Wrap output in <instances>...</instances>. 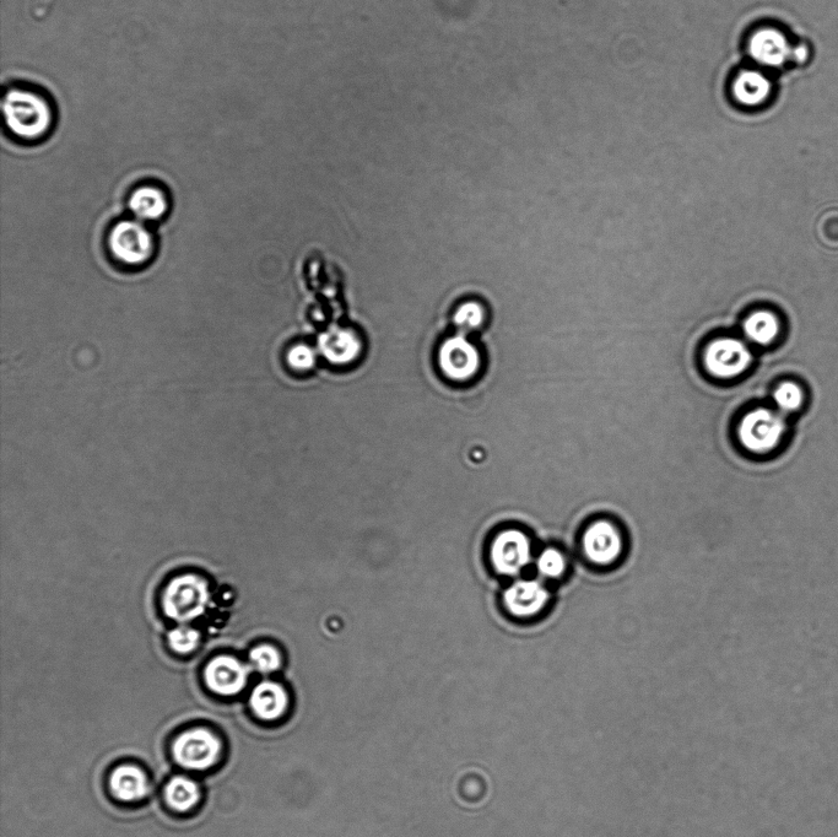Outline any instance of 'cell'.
Here are the masks:
<instances>
[{
  "label": "cell",
  "mask_w": 838,
  "mask_h": 837,
  "mask_svg": "<svg viewBox=\"0 0 838 837\" xmlns=\"http://www.w3.org/2000/svg\"><path fill=\"white\" fill-rule=\"evenodd\" d=\"M505 606L518 618H529L542 612L549 602V592L542 582L522 580L513 583L504 596Z\"/></svg>",
  "instance_id": "cell-10"
},
{
  "label": "cell",
  "mask_w": 838,
  "mask_h": 837,
  "mask_svg": "<svg viewBox=\"0 0 838 837\" xmlns=\"http://www.w3.org/2000/svg\"><path fill=\"white\" fill-rule=\"evenodd\" d=\"M205 682L216 694L235 695L247 683V668L234 657H216L205 668Z\"/></svg>",
  "instance_id": "cell-11"
},
{
  "label": "cell",
  "mask_w": 838,
  "mask_h": 837,
  "mask_svg": "<svg viewBox=\"0 0 838 837\" xmlns=\"http://www.w3.org/2000/svg\"><path fill=\"white\" fill-rule=\"evenodd\" d=\"M583 550L594 564L614 563L623 552V538L618 527L608 521H598L583 536Z\"/></svg>",
  "instance_id": "cell-8"
},
{
  "label": "cell",
  "mask_w": 838,
  "mask_h": 837,
  "mask_svg": "<svg viewBox=\"0 0 838 837\" xmlns=\"http://www.w3.org/2000/svg\"><path fill=\"white\" fill-rule=\"evenodd\" d=\"M129 208L140 221H155L162 218L169 209L164 189L158 186H142L129 199Z\"/></svg>",
  "instance_id": "cell-15"
},
{
  "label": "cell",
  "mask_w": 838,
  "mask_h": 837,
  "mask_svg": "<svg viewBox=\"0 0 838 837\" xmlns=\"http://www.w3.org/2000/svg\"><path fill=\"white\" fill-rule=\"evenodd\" d=\"M773 399L782 412L792 413L802 407L804 393L796 383L785 382L773 393Z\"/></svg>",
  "instance_id": "cell-20"
},
{
  "label": "cell",
  "mask_w": 838,
  "mask_h": 837,
  "mask_svg": "<svg viewBox=\"0 0 838 837\" xmlns=\"http://www.w3.org/2000/svg\"><path fill=\"white\" fill-rule=\"evenodd\" d=\"M169 644L173 651L185 655V653L196 650L199 644V633L192 628H188V626H181V628L171 631Z\"/></svg>",
  "instance_id": "cell-23"
},
{
  "label": "cell",
  "mask_w": 838,
  "mask_h": 837,
  "mask_svg": "<svg viewBox=\"0 0 838 837\" xmlns=\"http://www.w3.org/2000/svg\"><path fill=\"white\" fill-rule=\"evenodd\" d=\"M786 431V421L781 414L759 408L746 414L740 421L738 436L745 450L756 455H767L780 446Z\"/></svg>",
  "instance_id": "cell-3"
},
{
  "label": "cell",
  "mask_w": 838,
  "mask_h": 837,
  "mask_svg": "<svg viewBox=\"0 0 838 837\" xmlns=\"http://www.w3.org/2000/svg\"><path fill=\"white\" fill-rule=\"evenodd\" d=\"M110 251L118 262L139 267L148 263L155 251L154 237L142 221L118 223L110 234Z\"/></svg>",
  "instance_id": "cell-4"
},
{
  "label": "cell",
  "mask_w": 838,
  "mask_h": 837,
  "mask_svg": "<svg viewBox=\"0 0 838 837\" xmlns=\"http://www.w3.org/2000/svg\"><path fill=\"white\" fill-rule=\"evenodd\" d=\"M753 361V354L742 340L721 338L713 340L704 354L708 374L719 380H733L743 375Z\"/></svg>",
  "instance_id": "cell-5"
},
{
  "label": "cell",
  "mask_w": 838,
  "mask_h": 837,
  "mask_svg": "<svg viewBox=\"0 0 838 837\" xmlns=\"http://www.w3.org/2000/svg\"><path fill=\"white\" fill-rule=\"evenodd\" d=\"M791 57L794 59V61L804 62L805 59L808 58L807 47L799 46V47L794 48V50H792V52H791Z\"/></svg>",
  "instance_id": "cell-26"
},
{
  "label": "cell",
  "mask_w": 838,
  "mask_h": 837,
  "mask_svg": "<svg viewBox=\"0 0 838 837\" xmlns=\"http://www.w3.org/2000/svg\"><path fill=\"white\" fill-rule=\"evenodd\" d=\"M2 113L4 132L15 143L41 144L56 131V101L42 86L27 81L4 86Z\"/></svg>",
  "instance_id": "cell-1"
},
{
  "label": "cell",
  "mask_w": 838,
  "mask_h": 837,
  "mask_svg": "<svg viewBox=\"0 0 838 837\" xmlns=\"http://www.w3.org/2000/svg\"><path fill=\"white\" fill-rule=\"evenodd\" d=\"M358 340L355 339L354 334L345 331H335L328 333L326 338H323L322 348L328 358L333 361H346L355 355L359 349Z\"/></svg>",
  "instance_id": "cell-19"
},
{
  "label": "cell",
  "mask_w": 838,
  "mask_h": 837,
  "mask_svg": "<svg viewBox=\"0 0 838 837\" xmlns=\"http://www.w3.org/2000/svg\"><path fill=\"white\" fill-rule=\"evenodd\" d=\"M537 567L540 575L548 577V579H556V577H560L564 574L566 569V559L560 550L548 548L539 555Z\"/></svg>",
  "instance_id": "cell-21"
},
{
  "label": "cell",
  "mask_w": 838,
  "mask_h": 837,
  "mask_svg": "<svg viewBox=\"0 0 838 837\" xmlns=\"http://www.w3.org/2000/svg\"><path fill=\"white\" fill-rule=\"evenodd\" d=\"M491 563L501 575L516 576L531 563V540L517 529L497 534L491 545Z\"/></svg>",
  "instance_id": "cell-7"
},
{
  "label": "cell",
  "mask_w": 838,
  "mask_h": 837,
  "mask_svg": "<svg viewBox=\"0 0 838 837\" xmlns=\"http://www.w3.org/2000/svg\"><path fill=\"white\" fill-rule=\"evenodd\" d=\"M770 93V80L758 70H742L732 83L734 100L744 107H756L764 104Z\"/></svg>",
  "instance_id": "cell-13"
},
{
  "label": "cell",
  "mask_w": 838,
  "mask_h": 837,
  "mask_svg": "<svg viewBox=\"0 0 838 837\" xmlns=\"http://www.w3.org/2000/svg\"><path fill=\"white\" fill-rule=\"evenodd\" d=\"M743 329L750 342L766 347L775 342L780 333V321L772 312L759 311L746 318Z\"/></svg>",
  "instance_id": "cell-17"
},
{
  "label": "cell",
  "mask_w": 838,
  "mask_h": 837,
  "mask_svg": "<svg viewBox=\"0 0 838 837\" xmlns=\"http://www.w3.org/2000/svg\"><path fill=\"white\" fill-rule=\"evenodd\" d=\"M251 661L258 671L270 673L277 671L281 666V656L277 648L270 645H261L251 652Z\"/></svg>",
  "instance_id": "cell-22"
},
{
  "label": "cell",
  "mask_w": 838,
  "mask_h": 837,
  "mask_svg": "<svg viewBox=\"0 0 838 837\" xmlns=\"http://www.w3.org/2000/svg\"><path fill=\"white\" fill-rule=\"evenodd\" d=\"M749 54L755 62L766 67H780L791 57L785 35L775 29L756 31L749 41Z\"/></svg>",
  "instance_id": "cell-12"
},
{
  "label": "cell",
  "mask_w": 838,
  "mask_h": 837,
  "mask_svg": "<svg viewBox=\"0 0 838 837\" xmlns=\"http://www.w3.org/2000/svg\"><path fill=\"white\" fill-rule=\"evenodd\" d=\"M166 801L173 809L186 812L198 802L199 790L196 782L186 777H175L165 790Z\"/></svg>",
  "instance_id": "cell-18"
},
{
  "label": "cell",
  "mask_w": 838,
  "mask_h": 837,
  "mask_svg": "<svg viewBox=\"0 0 838 837\" xmlns=\"http://www.w3.org/2000/svg\"><path fill=\"white\" fill-rule=\"evenodd\" d=\"M457 326L467 329H473L480 326L484 321V311L478 304H466L461 307L456 313Z\"/></svg>",
  "instance_id": "cell-24"
},
{
  "label": "cell",
  "mask_w": 838,
  "mask_h": 837,
  "mask_svg": "<svg viewBox=\"0 0 838 837\" xmlns=\"http://www.w3.org/2000/svg\"><path fill=\"white\" fill-rule=\"evenodd\" d=\"M208 602L207 582L196 575H182L172 580L162 596L165 614L180 623L200 617Z\"/></svg>",
  "instance_id": "cell-2"
},
{
  "label": "cell",
  "mask_w": 838,
  "mask_h": 837,
  "mask_svg": "<svg viewBox=\"0 0 838 837\" xmlns=\"http://www.w3.org/2000/svg\"><path fill=\"white\" fill-rule=\"evenodd\" d=\"M441 369L454 381H467L480 366V356L474 345L464 338L447 340L440 350Z\"/></svg>",
  "instance_id": "cell-9"
},
{
  "label": "cell",
  "mask_w": 838,
  "mask_h": 837,
  "mask_svg": "<svg viewBox=\"0 0 838 837\" xmlns=\"http://www.w3.org/2000/svg\"><path fill=\"white\" fill-rule=\"evenodd\" d=\"M221 750L219 739L205 729H192L181 734L173 743V755L178 764L191 770H205L218 761Z\"/></svg>",
  "instance_id": "cell-6"
},
{
  "label": "cell",
  "mask_w": 838,
  "mask_h": 837,
  "mask_svg": "<svg viewBox=\"0 0 838 837\" xmlns=\"http://www.w3.org/2000/svg\"><path fill=\"white\" fill-rule=\"evenodd\" d=\"M288 695L279 684H259L251 695V706L259 718L266 721L278 720L288 709Z\"/></svg>",
  "instance_id": "cell-14"
},
{
  "label": "cell",
  "mask_w": 838,
  "mask_h": 837,
  "mask_svg": "<svg viewBox=\"0 0 838 837\" xmlns=\"http://www.w3.org/2000/svg\"><path fill=\"white\" fill-rule=\"evenodd\" d=\"M110 785L113 795L124 802L142 799L149 788L147 776L135 766H121L113 771Z\"/></svg>",
  "instance_id": "cell-16"
},
{
  "label": "cell",
  "mask_w": 838,
  "mask_h": 837,
  "mask_svg": "<svg viewBox=\"0 0 838 837\" xmlns=\"http://www.w3.org/2000/svg\"><path fill=\"white\" fill-rule=\"evenodd\" d=\"M289 361L290 365L294 366L295 369L307 370L315 363V355H313L310 348L299 345V347L290 351Z\"/></svg>",
  "instance_id": "cell-25"
}]
</instances>
